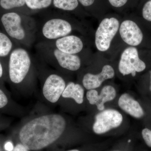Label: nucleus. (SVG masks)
<instances>
[{"label": "nucleus", "mask_w": 151, "mask_h": 151, "mask_svg": "<svg viewBox=\"0 0 151 151\" xmlns=\"http://www.w3.org/2000/svg\"><path fill=\"white\" fill-rule=\"evenodd\" d=\"M25 113L24 108L12 98L4 84L0 83V113L21 117Z\"/></svg>", "instance_id": "ddd939ff"}, {"label": "nucleus", "mask_w": 151, "mask_h": 151, "mask_svg": "<svg viewBox=\"0 0 151 151\" xmlns=\"http://www.w3.org/2000/svg\"><path fill=\"white\" fill-rule=\"evenodd\" d=\"M81 7L90 17L98 20L111 9L107 0H78Z\"/></svg>", "instance_id": "2eb2a0df"}, {"label": "nucleus", "mask_w": 151, "mask_h": 151, "mask_svg": "<svg viewBox=\"0 0 151 151\" xmlns=\"http://www.w3.org/2000/svg\"><path fill=\"white\" fill-rule=\"evenodd\" d=\"M52 6L82 20L90 17L81 7L78 0H52Z\"/></svg>", "instance_id": "dca6fc26"}, {"label": "nucleus", "mask_w": 151, "mask_h": 151, "mask_svg": "<svg viewBox=\"0 0 151 151\" xmlns=\"http://www.w3.org/2000/svg\"><path fill=\"white\" fill-rule=\"evenodd\" d=\"M67 151H80L78 150H70Z\"/></svg>", "instance_id": "c756f323"}, {"label": "nucleus", "mask_w": 151, "mask_h": 151, "mask_svg": "<svg viewBox=\"0 0 151 151\" xmlns=\"http://www.w3.org/2000/svg\"><path fill=\"white\" fill-rule=\"evenodd\" d=\"M37 78L41 86L44 100L51 105H57L68 82L65 75L55 69L37 65Z\"/></svg>", "instance_id": "423d86ee"}, {"label": "nucleus", "mask_w": 151, "mask_h": 151, "mask_svg": "<svg viewBox=\"0 0 151 151\" xmlns=\"http://www.w3.org/2000/svg\"><path fill=\"white\" fill-rule=\"evenodd\" d=\"M35 48L41 61L64 75L81 70L84 63L92 56L65 53L44 42H38Z\"/></svg>", "instance_id": "39448f33"}, {"label": "nucleus", "mask_w": 151, "mask_h": 151, "mask_svg": "<svg viewBox=\"0 0 151 151\" xmlns=\"http://www.w3.org/2000/svg\"><path fill=\"white\" fill-rule=\"evenodd\" d=\"M150 89L151 92V71L150 75Z\"/></svg>", "instance_id": "c85d7f7f"}, {"label": "nucleus", "mask_w": 151, "mask_h": 151, "mask_svg": "<svg viewBox=\"0 0 151 151\" xmlns=\"http://www.w3.org/2000/svg\"><path fill=\"white\" fill-rule=\"evenodd\" d=\"M0 151H1V150H0Z\"/></svg>", "instance_id": "7c9ffc66"}, {"label": "nucleus", "mask_w": 151, "mask_h": 151, "mask_svg": "<svg viewBox=\"0 0 151 151\" xmlns=\"http://www.w3.org/2000/svg\"><path fill=\"white\" fill-rule=\"evenodd\" d=\"M14 146L13 143L11 141H8L6 142L4 145V148L6 151H13Z\"/></svg>", "instance_id": "bb28decb"}, {"label": "nucleus", "mask_w": 151, "mask_h": 151, "mask_svg": "<svg viewBox=\"0 0 151 151\" xmlns=\"http://www.w3.org/2000/svg\"><path fill=\"white\" fill-rule=\"evenodd\" d=\"M84 89L83 86L78 83L68 81L60 100L71 99L78 105L83 104L84 101Z\"/></svg>", "instance_id": "a211bd4d"}, {"label": "nucleus", "mask_w": 151, "mask_h": 151, "mask_svg": "<svg viewBox=\"0 0 151 151\" xmlns=\"http://www.w3.org/2000/svg\"><path fill=\"white\" fill-rule=\"evenodd\" d=\"M122 18L120 14L111 12L99 20L94 33V46L99 53L103 55L111 50L119 33Z\"/></svg>", "instance_id": "0eeeda50"}, {"label": "nucleus", "mask_w": 151, "mask_h": 151, "mask_svg": "<svg viewBox=\"0 0 151 151\" xmlns=\"http://www.w3.org/2000/svg\"><path fill=\"white\" fill-rule=\"evenodd\" d=\"M122 114L114 109H107L96 115L93 124V132L97 134H105L119 127L123 122Z\"/></svg>", "instance_id": "9b49d317"}, {"label": "nucleus", "mask_w": 151, "mask_h": 151, "mask_svg": "<svg viewBox=\"0 0 151 151\" xmlns=\"http://www.w3.org/2000/svg\"><path fill=\"white\" fill-rule=\"evenodd\" d=\"M13 151H30L21 143H17L14 146Z\"/></svg>", "instance_id": "cd10ccee"}, {"label": "nucleus", "mask_w": 151, "mask_h": 151, "mask_svg": "<svg viewBox=\"0 0 151 151\" xmlns=\"http://www.w3.org/2000/svg\"><path fill=\"white\" fill-rule=\"evenodd\" d=\"M118 53H120L118 70L123 76L131 75L134 77L137 73L145 70L147 65L145 61L140 58L137 47L127 46Z\"/></svg>", "instance_id": "1a4fd4ad"}, {"label": "nucleus", "mask_w": 151, "mask_h": 151, "mask_svg": "<svg viewBox=\"0 0 151 151\" xmlns=\"http://www.w3.org/2000/svg\"><path fill=\"white\" fill-rule=\"evenodd\" d=\"M145 34L140 26L132 14L122 17L118 35L116 38L127 46L137 47L145 40Z\"/></svg>", "instance_id": "6e6552de"}, {"label": "nucleus", "mask_w": 151, "mask_h": 151, "mask_svg": "<svg viewBox=\"0 0 151 151\" xmlns=\"http://www.w3.org/2000/svg\"><path fill=\"white\" fill-rule=\"evenodd\" d=\"M18 45L0 29V58L1 60L7 74V67L9 56Z\"/></svg>", "instance_id": "6ab92c4d"}, {"label": "nucleus", "mask_w": 151, "mask_h": 151, "mask_svg": "<svg viewBox=\"0 0 151 151\" xmlns=\"http://www.w3.org/2000/svg\"><path fill=\"white\" fill-rule=\"evenodd\" d=\"M12 120L9 118L0 114V131L8 128Z\"/></svg>", "instance_id": "393cba45"}, {"label": "nucleus", "mask_w": 151, "mask_h": 151, "mask_svg": "<svg viewBox=\"0 0 151 151\" xmlns=\"http://www.w3.org/2000/svg\"><path fill=\"white\" fill-rule=\"evenodd\" d=\"M89 31V27L84 20L72 15L61 11L50 13L37 22V40L53 41L75 32L87 37Z\"/></svg>", "instance_id": "7ed1b4c3"}, {"label": "nucleus", "mask_w": 151, "mask_h": 151, "mask_svg": "<svg viewBox=\"0 0 151 151\" xmlns=\"http://www.w3.org/2000/svg\"><path fill=\"white\" fill-rule=\"evenodd\" d=\"M141 14L143 19L151 23V0H147L143 4Z\"/></svg>", "instance_id": "5701e85b"}, {"label": "nucleus", "mask_w": 151, "mask_h": 151, "mask_svg": "<svg viewBox=\"0 0 151 151\" xmlns=\"http://www.w3.org/2000/svg\"><path fill=\"white\" fill-rule=\"evenodd\" d=\"M111 10L120 14H126L134 8L136 0H107Z\"/></svg>", "instance_id": "412c9836"}, {"label": "nucleus", "mask_w": 151, "mask_h": 151, "mask_svg": "<svg viewBox=\"0 0 151 151\" xmlns=\"http://www.w3.org/2000/svg\"><path fill=\"white\" fill-rule=\"evenodd\" d=\"M116 96L115 88L111 85L104 86L101 90L100 94L95 89L88 90L86 98L91 105H95L99 111H103L105 109V103L112 101Z\"/></svg>", "instance_id": "4468645a"}, {"label": "nucleus", "mask_w": 151, "mask_h": 151, "mask_svg": "<svg viewBox=\"0 0 151 151\" xmlns=\"http://www.w3.org/2000/svg\"><path fill=\"white\" fill-rule=\"evenodd\" d=\"M142 136L145 142L148 147H151V131L147 128L142 130Z\"/></svg>", "instance_id": "b1692460"}, {"label": "nucleus", "mask_w": 151, "mask_h": 151, "mask_svg": "<svg viewBox=\"0 0 151 151\" xmlns=\"http://www.w3.org/2000/svg\"><path fill=\"white\" fill-rule=\"evenodd\" d=\"M28 8L35 14L52 6V0H25Z\"/></svg>", "instance_id": "4be33fe9"}, {"label": "nucleus", "mask_w": 151, "mask_h": 151, "mask_svg": "<svg viewBox=\"0 0 151 151\" xmlns=\"http://www.w3.org/2000/svg\"><path fill=\"white\" fill-rule=\"evenodd\" d=\"M15 11L31 16L34 13L28 8L25 0H0V12Z\"/></svg>", "instance_id": "aec40b11"}, {"label": "nucleus", "mask_w": 151, "mask_h": 151, "mask_svg": "<svg viewBox=\"0 0 151 151\" xmlns=\"http://www.w3.org/2000/svg\"><path fill=\"white\" fill-rule=\"evenodd\" d=\"M44 42L68 54L92 55L89 52L88 38L82 35L72 34L55 40Z\"/></svg>", "instance_id": "9d476101"}, {"label": "nucleus", "mask_w": 151, "mask_h": 151, "mask_svg": "<svg viewBox=\"0 0 151 151\" xmlns=\"http://www.w3.org/2000/svg\"><path fill=\"white\" fill-rule=\"evenodd\" d=\"M115 74V70L113 66L106 63L103 65L99 73H93L87 72L83 73L81 78V84L86 90L95 89L100 87L106 80L114 78Z\"/></svg>", "instance_id": "f8f14e48"}, {"label": "nucleus", "mask_w": 151, "mask_h": 151, "mask_svg": "<svg viewBox=\"0 0 151 151\" xmlns=\"http://www.w3.org/2000/svg\"><path fill=\"white\" fill-rule=\"evenodd\" d=\"M118 104L123 111L134 118L139 119L145 114L139 102L127 93H124L121 95Z\"/></svg>", "instance_id": "f3484780"}, {"label": "nucleus", "mask_w": 151, "mask_h": 151, "mask_svg": "<svg viewBox=\"0 0 151 151\" xmlns=\"http://www.w3.org/2000/svg\"><path fill=\"white\" fill-rule=\"evenodd\" d=\"M37 78V65L28 49L16 47L9 56L6 82L16 91L27 95L35 90Z\"/></svg>", "instance_id": "f03ea898"}, {"label": "nucleus", "mask_w": 151, "mask_h": 151, "mask_svg": "<svg viewBox=\"0 0 151 151\" xmlns=\"http://www.w3.org/2000/svg\"><path fill=\"white\" fill-rule=\"evenodd\" d=\"M16 127L20 142L29 151H38L56 142L65 134L68 121L62 114L38 113L32 114Z\"/></svg>", "instance_id": "f257e3e1"}, {"label": "nucleus", "mask_w": 151, "mask_h": 151, "mask_svg": "<svg viewBox=\"0 0 151 151\" xmlns=\"http://www.w3.org/2000/svg\"><path fill=\"white\" fill-rule=\"evenodd\" d=\"M0 29L15 43L28 49L37 41V22L31 16L15 11L0 12Z\"/></svg>", "instance_id": "20e7f679"}, {"label": "nucleus", "mask_w": 151, "mask_h": 151, "mask_svg": "<svg viewBox=\"0 0 151 151\" xmlns=\"http://www.w3.org/2000/svg\"><path fill=\"white\" fill-rule=\"evenodd\" d=\"M6 72L3 65L2 62L0 58V83L4 84L5 82H6Z\"/></svg>", "instance_id": "a878e982"}]
</instances>
